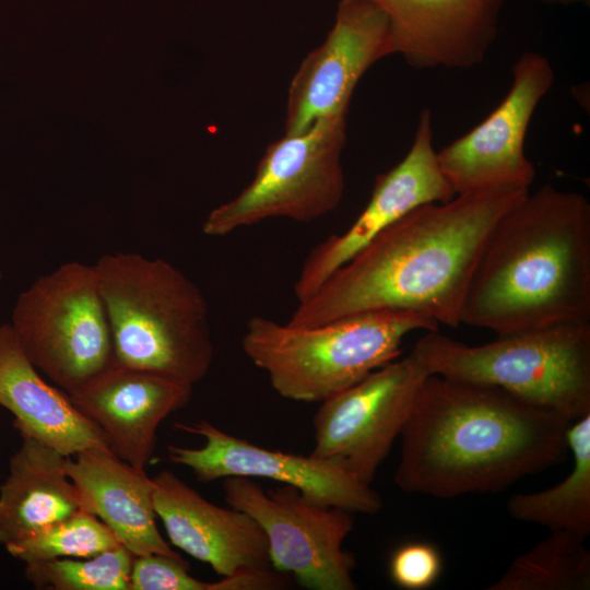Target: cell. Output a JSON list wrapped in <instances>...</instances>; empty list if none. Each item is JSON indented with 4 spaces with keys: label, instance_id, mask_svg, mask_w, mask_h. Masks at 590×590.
Instances as JSON below:
<instances>
[{
    "label": "cell",
    "instance_id": "4316f807",
    "mask_svg": "<svg viewBox=\"0 0 590 590\" xmlns=\"http://www.w3.org/2000/svg\"><path fill=\"white\" fill-rule=\"evenodd\" d=\"M1 280H2V272H1V270H0V282H1Z\"/></svg>",
    "mask_w": 590,
    "mask_h": 590
},
{
    "label": "cell",
    "instance_id": "603a6c76",
    "mask_svg": "<svg viewBox=\"0 0 590 590\" xmlns=\"http://www.w3.org/2000/svg\"><path fill=\"white\" fill-rule=\"evenodd\" d=\"M121 545L96 516L81 509L5 546L24 564L60 557H91Z\"/></svg>",
    "mask_w": 590,
    "mask_h": 590
},
{
    "label": "cell",
    "instance_id": "4fadbf2b",
    "mask_svg": "<svg viewBox=\"0 0 590 590\" xmlns=\"http://www.w3.org/2000/svg\"><path fill=\"white\" fill-rule=\"evenodd\" d=\"M389 21L369 0H340L334 23L320 46L294 73L286 97L285 133L317 120L347 116L354 90L366 71L390 56Z\"/></svg>",
    "mask_w": 590,
    "mask_h": 590
},
{
    "label": "cell",
    "instance_id": "7402d4cb",
    "mask_svg": "<svg viewBox=\"0 0 590 590\" xmlns=\"http://www.w3.org/2000/svg\"><path fill=\"white\" fill-rule=\"evenodd\" d=\"M566 531L551 534L512 560L489 590H588L590 552Z\"/></svg>",
    "mask_w": 590,
    "mask_h": 590
},
{
    "label": "cell",
    "instance_id": "ba28073f",
    "mask_svg": "<svg viewBox=\"0 0 590 590\" xmlns=\"http://www.w3.org/2000/svg\"><path fill=\"white\" fill-rule=\"evenodd\" d=\"M346 117L319 119L268 145L252 180L208 214L203 233L226 236L273 217L311 222L335 210L345 189Z\"/></svg>",
    "mask_w": 590,
    "mask_h": 590
},
{
    "label": "cell",
    "instance_id": "ffe728a7",
    "mask_svg": "<svg viewBox=\"0 0 590 590\" xmlns=\"http://www.w3.org/2000/svg\"><path fill=\"white\" fill-rule=\"evenodd\" d=\"M19 434L20 447L0 485V545L4 547L83 509L66 471L68 456L27 433Z\"/></svg>",
    "mask_w": 590,
    "mask_h": 590
},
{
    "label": "cell",
    "instance_id": "9c48e42d",
    "mask_svg": "<svg viewBox=\"0 0 590 590\" xmlns=\"http://www.w3.org/2000/svg\"><path fill=\"white\" fill-rule=\"evenodd\" d=\"M222 487L226 504L262 528L273 569L310 590L356 588L355 558L343 547L353 512L314 503L290 485L264 489L251 477H224Z\"/></svg>",
    "mask_w": 590,
    "mask_h": 590
},
{
    "label": "cell",
    "instance_id": "9a60e30c",
    "mask_svg": "<svg viewBox=\"0 0 590 590\" xmlns=\"http://www.w3.org/2000/svg\"><path fill=\"white\" fill-rule=\"evenodd\" d=\"M68 394L104 434L113 453L145 470L160 424L189 402L192 386L113 364Z\"/></svg>",
    "mask_w": 590,
    "mask_h": 590
},
{
    "label": "cell",
    "instance_id": "2e32d148",
    "mask_svg": "<svg viewBox=\"0 0 590 590\" xmlns=\"http://www.w3.org/2000/svg\"><path fill=\"white\" fill-rule=\"evenodd\" d=\"M389 21L390 55L415 69H469L498 35L507 0H369Z\"/></svg>",
    "mask_w": 590,
    "mask_h": 590
},
{
    "label": "cell",
    "instance_id": "44dd1931",
    "mask_svg": "<svg viewBox=\"0 0 590 590\" xmlns=\"http://www.w3.org/2000/svg\"><path fill=\"white\" fill-rule=\"evenodd\" d=\"M567 442L574 458L568 476L550 488L512 495L507 509L516 520L586 539L590 533V413L570 423Z\"/></svg>",
    "mask_w": 590,
    "mask_h": 590
},
{
    "label": "cell",
    "instance_id": "3957f363",
    "mask_svg": "<svg viewBox=\"0 0 590 590\" xmlns=\"http://www.w3.org/2000/svg\"><path fill=\"white\" fill-rule=\"evenodd\" d=\"M590 321V203L546 184L496 223L460 322L497 335Z\"/></svg>",
    "mask_w": 590,
    "mask_h": 590
},
{
    "label": "cell",
    "instance_id": "7a4b0ae2",
    "mask_svg": "<svg viewBox=\"0 0 590 590\" xmlns=\"http://www.w3.org/2000/svg\"><path fill=\"white\" fill-rule=\"evenodd\" d=\"M570 423L500 388L428 375L399 436L393 482L444 499L497 493L560 464Z\"/></svg>",
    "mask_w": 590,
    "mask_h": 590
},
{
    "label": "cell",
    "instance_id": "7c38bea8",
    "mask_svg": "<svg viewBox=\"0 0 590 590\" xmlns=\"http://www.w3.org/2000/svg\"><path fill=\"white\" fill-rule=\"evenodd\" d=\"M175 426L204 439L200 448L167 446L169 460L189 468L199 482L229 476L268 479L297 488L314 503L353 514L375 515L382 508L381 497L370 485L332 460L267 449L204 420Z\"/></svg>",
    "mask_w": 590,
    "mask_h": 590
},
{
    "label": "cell",
    "instance_id": "52a82bcc",
    "mask_svg": "<svg viewBox=\"0 0 590 590\" xmlns=\"http://www.w3.org/2000/svg\"><path fill=\"white\" fill-rule=\"evenodd\" d=\"M9 323L30 362L67 393L114 364L94 264L69 261L38 276L17 296Z\"/></svg>",
    "mask_w": 590,
    "mask_h": 590
},
{
    "label": "cell",
    "instance_id": "6da1fadb",
    "mask_svg": "<svg viewBox=\"0 0 590 590\" xmlns=\"http://www.w3.org/2000/svg\"><path fill=\"white\" fill-rule=\"evenodd\" d=\"M528 193L529 189L498 188L417 206L298 303L287 323L312 327L364 312L401 310L458 327L491 232Z\"/></svg>",
    "mask_w": 590,
    "mask_h": 590
},
{
    "label": "cell",
    "instance_id": "5b68a950",
    "mask_svg": "<svg viewBox=\"0 0 590 590\" xmlns=\"http://www.w3.org/2000/svg\"><path fill=\"white\" fill-rule=\"evenodd\" d=\"M438 328L427 317L401 310L364 312L312 327L255 316L246 323L241 347L278 394L321 402L397 359L409 333Z\"/></svg>",
    "mask_w": 590,
    "mask_h": 590
},
{
    "label": "cell",
    "instance_id": "8fae6325",
    "mask_svg": "<svg viewBox=\"0 0 590 590\" xmlns=\"http://www.w3.org/2000/svg\"><path fill=\"white\" fill-rule=\"evenodd\" d=\"M511 86L496 108L437 152L455 194L498 188L529 189L535 168L524 143L533 114L554 83L550 60L526 51L514 63Z\"/></svg>",
    "mask_w": 590,
    "mask_h": 590
},
{
    "label": "cell",
    "instance_id": "d4e9b609",
    "mask_svg": "<svg viewBox=\"0 0 590 590\" xmlns=\"http://www.w3.org/2000/svg\"><path fill=\"white\" fill-rule=\"evenodd\" d=\"M438 550L426 542H410L397 548L390 559L392 581L406 590H422L434 585L441 571Z\"/></svg>",
    "mask_w": 590,
    "mask_h": 590
},
{
    "label": "cell",
    "instance_id": "cb8c5ba5",
    "mask_svg": "<svg viewBox=\"0 0 590 590\" xmlns=\"http://www.w3.org/2000/svg\"><path fill=\"white\" fill-rule=\"evenodd\" d=\"M134 554L123 545L91 557H60L25 564V578L44 590H129Z\"/></svg>",
    "mask_w": 590,
    "mask_h": 590
},
{
    "label": "cell",
    "instance_id": "277c9868",
    "mask_svg": "<svg viewBox=\"0 0 590 590\" xmlns=\"http://www.w3.org/2000/svg\"><path fill=\"white\" fill-rule=\"evenodd\" d=\"M113 339L114 364L194 386L209 373L214 344L208 300L161 258L117 251L94 264Z\"/></svg>",
    "mask_w": 590,
    "mask_h": 590
},
{
    "label": "cell",
    "instance_id": "8992f818",
    "mask_svg": "<svg viewBox=\"0 0 590 590\" xmlns=\"http://www.w3.org/2000/svg\"><path fill=\"white\" fill-rule=\"evenodd\" d=\"M429 375L500 388L569 422L590 413V321L468 345L426 331L411 351Z\"/></svg>",
    "mask_w": 590,
    "mask_h": 590
},
{
    "label": "cell",
    "instance_id": "e0dca14e",
    "mask_svg": "<svg viewBox=\"0 0 590 590\" xmlns=\"http://www.w3.org/2000/svg\"><path fill=\"white\" fill-rule=\"evenodd\" d=\"M153 482L154 510L173 545L220 577L272 569L267 536L247 512L212 504L168 470Z\"/></svg>",
    "mask_w": 590,
    "mask_h": 590
},
{
    "label": "cell",
    "instance_id": "30bf717a",
    "mask_svg": "<svg viewBox=\"0 0 590 590\" xmlns=\"http://www.w3.org/2000/svg\"><path fill=\"white\" fill-rule=\"evenodd\" d=\"M428 375L411 352L321 401L310 455L341 464L370 485Z\"/></svg>",
    "mask_w": 590,
    "mask_h": 590
},
{
    "label": "cell",
    "instance_id": "ac0fdd59",
    "mask_svg": "<svg viewBox=\"0 0 590 590\" xmlns=\"http://www.w3.org/2000/svg\"><path fill=\"white\" fill-rule=\"evenodd\" d=\"M66 471L79 492L82 508L102 520L132 554L180 556L156 526L154 482L145 470L109 449L90 448L68 456Z\"/></svg>",
    "mask_w": 590,
    "mask_h": 590
},
{
    "label": "cell",
    "instance_id": "5bb4252c",
    "mask_svg": "<svg viewBox=\"0 0 590 590\" xmlns=\"http://www.w3.org/2000/svg\"><path fill=\"white\" fill-rule=\"evenodd\" d=\"M433 137L432 111L424 108L410 150L394 167L377 175L369 201L356 220L345 232L315 246L304 260L294 284L298 303L311 297L338 269L403 215L456 196L439 166Z\"/></svg>",
    "mask_w": 590,
    "mask_h": 590
},
{
    "label": "cell",
    "instance_id": "484cf974",
    "mask_svg": "<svg viewBox=\"0 0 590 590\" xmlns=\"http://www.w3.org/2000/svg\"><path fill=\"white\" fill-rule=\"evenodd\" d=\"M540 2L547 5H559V7H570V5H589L590 0H539Z\"/></svg>",
    "mask_w": 590,
    "mask_h": 590
},
{
    "label": "cell",
    "instance_id": "d6986e66",
    "mask_svg": "<svg viewBox=\"0 0 590 590\" xmlns=\"http://www.w3.org/2000/svg\"><path fill=\"white\" fill-rule=\"evenodd\" d=\"M0 405L27 433L64 456L108 448L104 434L73 405L69 394L48 384L21 349L9 322L0 324Z\"/></svg>",
    "mask_w": 590,
    "mask_h": 590
}]
</instances>
